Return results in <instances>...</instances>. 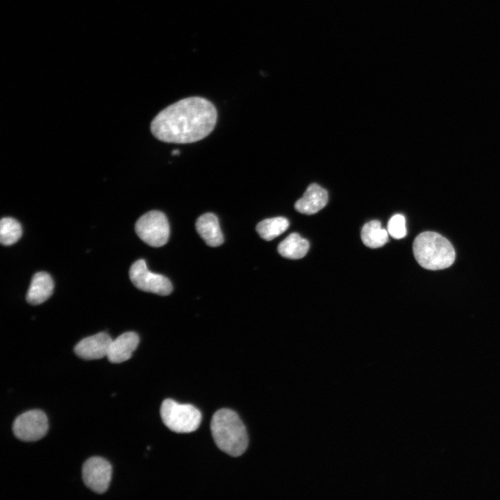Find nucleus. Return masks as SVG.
Instances as JSON below:
<instances>
[{"label":"nucleus","instance_id":"4","mask_svg":"<svg viewBox=\"0 0 500 500\" xmlns=\"http://www.w3.org/2000/svg\"><path fill=\"white\" fill-rule=\"evenodd\" d=\"M160 415L163 423L169 429L179 433L196 431L201 422V413L195 406L179 403L170 399L162 401Z\"/></svg>","mask_w":500,"mask_h":500},{"label":"nucleus","instance_id":"9","mask_svg":"<svg viewBox=\"0 0 500 500\" xmlns=\"http://www.w3.org/2000/svg\"><path fill=\"white\" fill-rule=\"evenodd\" d=\"M112 340L108 333H98L81 340L74 351L77 356L85 360L100 359L107 356Z\"/></svg>","mask_w":500,"mask_h":500},{"label":"nucleus","instance_id":"11","mask_svg":"<svg viewBox=\"0 0 500 500\" xmlns=\"http://www.w3.org/2000/svg\"><path fill=\"white\" fill-rule=\"evenodd\" d=\"M139 342L136 333L129 331L122 333L112 340L107 354L108 360L112 363H120L128 360Z\"/></svg>","mask_w":500,"mask_h":500},{"label":"nucleus","instance_id":"5","mask_svg":"<svg viewBox=\"0 0 500 500\" xmlns=\"http://www.w3.org/2000/svg\"><path fill=\"white\" fill-rule=\"evenodd\" d=\"M135 230L144 242L153 247L163 246L169 237L167 219L158 210H151L141 216L135 223Z\"/></svg>","mask_w":500,"mask_h":500},{"label":"nucleus","instance_id":"6","mask_svg":"<svg viewBox=\"0 0 500 500\" xmlns=\"http://www.w3.org/2000/svg\"><path fill=\"white\" fill-rule=\"evenodd\" d=\"M129 276L139 290L159 295H168L172 291L170 281L163 275L150 272L144 260L135 261L131 267Z\"/></svg>","mask_w":500,"mask_h":500},{"label":"nucleus","instance_id":"8","mask_svg":"<svg viewBox=\"0 0 500 500\" xmlns=\"http://www.w3.org/2000/svg\"><path fill=\"white\" fill-rule=\"evenodd\" d=\"M82 476L89 489L97 494H103L107 491L110 483L112 466L103 458H90L83 465Z\"/></svg>","mask_w":500,"mask_h":500},{"label":"nucleus","instance_id":"10","mask_svg":"<svg viewBox=\"0 0 500 500\" xmlns=\"http://www.w3.org/2000/svg\"><path fill=\"white\" fill-rule=\"evenodd\" d=\"M328 199V192L325 189L317 183H312L303 197L297 201L294 208L300 213L313 215L325 207Z\"/></svg>","mask_w":500,"mask_h":500},{"label":"nucleus","instance_id":"2","mask_svg":"<svg viewBox=\"0 0 500 500\" xmlns=\"http://www.w3.org/2000/svg\"><path fill=\"white\" fill-rule=\"evenodd\" d=\"M210 431L216 445L229 456L237 457L246 451L247 430L235 411L228 408L217 410L212 417Z\"/></svg>","mask_w":500,"mask_h":500},{"label":"nucleus","instance_id":"18","mask_svg":"<svg viewBox=\"0 0 500 500\" xmlns=\"http://www.w3.org/2000/svg\"><path fill=\"white\" fill-rule=\"evenodd\" d=\"M388 232L394 239H401L407 234L406 219L403 215L396 214L388 223Z\"/></svg>","mask_w":500,"mask_h":500},{"label":"nucleus","instance_id":"14","mask_svg":"<svg viewBox=\"0 0 500 500\" xmlns=\"http://www.w3.org/2000/svg\"><path fill=\"white\" fill-rule=\"evenodd\" d=\"M308 249V241L297 233L289 235L278 246V253L289 259H300L306 256Z\"/></svg>","mask_w":500,"mask_h":500},{"label":"nucleus","instance_id":"15","mask_svg":"<svg viewBox=\"0 0 500 500\" xmlns=\"http://www.w3.org/2000/svg\"><path fill=\"white\" fill-rule=\"evenodd\" d=\"M360 237L363 244L372 249L381 247L388 242V232L381 227L378 220H372L364 224Z\"/></svg>","mask_w":500,"mask_h":500},{"label":"nucleus","instance_id":"1","mask_svg":"<svg viewBox=\"0 0 500 500\" xmlns=\"http://www.w3.org/2000/svg\"><path fill=\"white\" fill-rule=\"evenodd\" d=\"M217 111L207 99H181L160 111L151 124L153 135L165 142L191 143L206 137L214 128Z\"/></svg>","mask_w":500,"mask_h":500},{"label":"nucleus","instance_id":"19","mask_svg":"<svg viewBox=\"0 0 500 500\" xmlns=\"http://www.w3.org/2000/svg\"><path fill=\"white\" fill-rule=\"evenodd\" d=\"M178 153H179V151L177 149H175L174 151H172V154H174V155L178 154Z\"/></svg>","mask_w":500,"mask_h":500},{"label":"nucleus","instance_id":"13","mask_svg":"<svg viewBox=\"0 0 500 500\" xmlns=\"http://www.w3.org/2000/svg\"><path fill=\"white\" fill-rule=\"evenodd\" d=\"M196 229L210 247H215L224 242L217 217L213 213L208 212L201 215L196 222Z\"/></svg>","mask_w":500,"mask_h":500},{"label":"nucleus","instance_id":"16","mask_svg":"<svg viewBox=\"0 0 500 500\" xmlns=\"http://www.w3.org/2000/svg\"><path fill=\"white\" fill-rule=\"evenodd\" d=\"M289 225V221L283 217L268 218L257 224L256 231L262 239L269 241L285 232Z\"/></svg>","mask_w":500,"mask_h":500},{"label":"nucleus","instance_id":"3","mask_svg":"<svg viewBox=\"0 0 500 500\" xmlns=\"http://www.w3.org/2000/svg\"><path fill=\"white\" fill-rule=\"evenodd\" d=\"M414 256L420 266L429 270L443 269L454 262V248L439 233L425 231L419 234L412 244Z\"/></svg>","mask_w":500,"mask_h":500},{"label":"nucleus","instance_id":"12","mask_svg":"<svg viewBox=\"0 0 500 500\" xmlns=\"http://www.w3.org/2000/svg\"><path fill=\"white\" fill-rule=\"evenodd\" d=\"M53 288V281L48 273L44 272L35 273L26 294L27 302L31 305L42 303L51 296Z\"/></svg>","mask_w":500,"mask_h":500},{"label":"nucleus","instance_id":"7","mask_svg":"<svg viewBox=\"0 0 500 500\" xmlns=\"http://www.w3.org/2000/svg\"><path fill=\"white\" fill-rule=\"evenodd\" d=\"M47 417L40 410H31L19 415L12 424L17 438L24 442H34L42 438L47 433Z\"/></svg>","mask_w":500,"mask_h":500},{"label":"nucleus","instance_id":"17","mask_svg":"<svg viewBox=\"0 0 500 500\" xmlns=\"http://www.w3.org/2000/svg\"><path fill=\"white\" fill-rule=\"evenodd\" d=\"M22 235V226L12 217H3L0 222V242L4 246L17 242Z\"/></svg>","mask_w":500,"mask_h":500}]
</instances>
